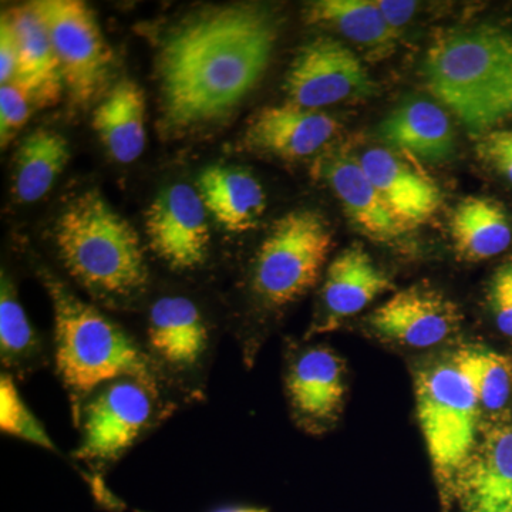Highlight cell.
Here are the masks:
<instances>
[{"label": "cell", "instance_id": "6da1fadb", "mask_svg": "<svg viewBox=\"0 0 512 512\" xmlns=\"http://www.w3.org/2000/svg\"><path fill=\"white\" fill-rule=\"evenodd\" d=\"M278 35L275 13L255 3L202 9L177 23L156 59L164 130L183 133L228 117L264 76Z\"/></svg>", "mask_w": 512, "mask_h": 512}, {"label": "cell", "instance_id": "7a4b0ae2", "mask_svg": "<svg viewBox=\"0 0 512 512\" xmlns=\"http://www.w3.org/2000/svg\"><path fill=\"white\" fill-rule=\"evenodd\" d=\"M53 311V357L73 416L84 400L119 379H136L165 393L140 340L53 272L39 268Z\"/></svg>", "mask_w": 512, "mask_h": 512}, {"label": "cell", "instance_id": "3957f363", "mask_svg": "<svg viewBox=\"0 0 512 512\" xmlns=\"http://www.w3.org/2000/svg\"><path fill=\"white\" fill-rule=\"evenodd\" d=\"M53 238L64 271L96 301L116 308L147 292L150 266L140 234L99 191L64 207Z\"/></svg>", "mask_w": 512, "mask_h": 512}, {"label": "cell", "instance_id": "277c9868", "mask_svg": "<svg viewBox=\"0 0 512 512\" xmlns=\"http://www.w3.org/2000/svg\"><path fill=\"white\" fill-rule=\"evenodd\" d=\"M427 89L481 136L512 117V33L494 25L451 30L427 50Z\"/></svg>", "mask_w": 512, "mask_h": 512}, {"label": "cell", "instance_id": "5b68a950", "mask_svg": "<svg viewBox=\"0 0 512 512\" xmlns=\"http://www.w3.org/2000/svg\"><path fill=\"white\" fill-rule=\"evenodd\" d=\"M416 406L441 510L454 505L460 474L476 451L480 403L453 362L434 363L416 377Z\"/></svg>", "mask_w": 512, "mask_h": 512}, {"label": "cell", "instance_id": "8992f818", "mask_svg": "<svg viewBox=\"0 0 512 512\" xmlns=\"http://www.w3.org/2000/svg\"><path fill=\"white\" fill-rule=\"evenodd\" d=\"M140 343L175 404L204 396L217 348L214 328L194 299L181 293L158 296L148 306Z\"/></svg>", "mask_w": 512, "mask_h": 512}, {"label": "cell", "instance_id": "52a82bcc", "mask_svg": "<svg viewBox=\"0 0 512 512\" xmlns=\"http://www.w3.org/2000/svg\"><path fill=\"white\" fill-rule=\"evenodd\" d=\"M177 404L150 384L119 379L94 390L73 420L80 439L73 457L94 471L126 456Z\"/></svg>", "mask_w": 512, "mask_h": 512}, {"label": "cell", "instance_id": "ba28073f", "mask_svg": "<svg viewBox=\"0 0 512 512\" xmlns=\"http://www.w3.org/2000/svg\"><path fill=\"white\" fill-rule=\"evenodd\" d=\"M328 222L312 210H295L275 222L256 252L251 291L266 309L299 301L319 281L332 251Z\"/></svg>", "mask_w": 512, "mask_h": 512}, {"label": "cell", "instance_id": "9c48e42d", "mask_svg": "<svg viewBox=\"0 0 512 512\" xmlns=\"http://www.w3.org/2000/svg\"><path fill=\"white\" fill-rule=\"evenodd\" d=\"M30 5L46 25L72 103L89 106L109 92L114 56L93 10L79 0H37Z\"/></svg>", "mask_w": 512, "mask_h": 512}, {"label": "cell", "instance_id": "30bf717a", "mask_svg": "<svg viewBox=\"0 0 512 512\" xmlns=\"http://www.w3.org/2000/svg\"><path fill=\"white\" fill-rule=\"evenodd\" d=\"M208 212L197 190L187 184L164 188L146 212L148 248L177 274L200 271L210 256Z\"/></svg>", "mask_w": 512, "mask_h": 512}, {"label": "cell", "instance_id": "8fae6325", "mask_svg": "<svg viewBox=\"0 0 512 512\" xmlns=\"http://www.w3.org/2000/svg\"><path fill=\"white\" fill-rule=\"evenodd\" d=\"M289 103L319 110L355 97L370 96L373 82L362 60L332 37L306 43L285 79Z\"/></svg>", "mask_w": 512, "mask_h": 512}, {"label": "cell", "instance_id": "7c38bea8", "mask_svg": "<svg viewBox=\"0 0 512 512\" xmlns=\"http://www.w3.org/2000/svg\"><path fill=\"white\" fill-rule=\"evenodd\" d=\"M463 315L456 303L427 286L396 292L370 316L377 335L413 349L441 345L456 335Z\"/></svg>", "mask_w": 512, "mask_h": 512}, {"label": "cell", "instance_id": "4fadbf2b", "mask_svg": "<svg viewBox=\"0 0 512 512\" xmlns=\"http://www.w3.org/2000/svg\"><path fill=\"white\" fill-rule=\"evenodd\" d=\"M285 389L296 420L306 429H322L342 409L346 393L345 366L325 346L299 350L289 360Z\"/></svg>", "mask_w": 512, "mask_h": 512}, {"label": "cell", "instance_id": "5bb4252c", "mask_svg": "<svg viewBox=\"0 0 512 512\" xmlns=\"http://www.w3.org/2000/svg\"><path fill=\"white\" fill-rule=\"evenodd\" d=\"M392 289L389 276L366 249L359 245L346 248L328 266L320 295V313L311 332L338 329L345 320L365 311L370 303Z\"/></svg>", "mask_w": 512, "mask_h": 512}, {"label": "cell", "instance_id": "9a60e30c", "mask_svg": "<svg viewBox=\"0 0 512 512\" xmlns=\"http://www.w3.org/2000/svg\"><path fill=\"white\" fill-rule=\"evenodd\" d=\"M338 121L320 110L292 103L265 107L245 131L248 150L285 160H301L322 150L338 133Z\"/></svg>", "mask_w": 512, "mask_h": 512}, {"label": "cell", "instance_id": "2e32d148", "mask_svg": "<svg viewBox=\"0 0 512 512\" xmlns=\"http://www.w3.org/2000/svg\"><path fill=\"white\" fill-rule=\"evenodd\" d=\"M458 512H512V424H495L478 441L454 493Z\"/></svg>", "mask_w": 512, "mask_h": 512}, {"label": "cell", "instance_id": "e0dca14e", "mask_svg": "<svg viewBox=\"0 0 512 512\" xmlns=\"http://www.w3.org/2000/svg\"><path fill=\"white\" fill-rule=\"evenodd\" d=\"M363 170L404 227L413 228L433 217L441 192L427 175L419 173L387 148H370L360 158Z\"/></svg>", "mask_w": 512, "mask_h": 512}, {"label": "cell", "instance_id": "ac0fdd59", "mask_svg": "<svg viewBox=\"0 0 512 512\" xmlns=\"http://www.w3.org/2000/svg\"><path fill=\"white\" fill-rule=\"evenodd\" d=\"M323 175L350 222L367 238L392 242L409 231L389 210L359 160L332 157L323 165Z\"/></svg>", "mask_w": 512, "mask_h": 512}, {"label": "cell", "instance_id": "d6986e66", "mask_svg": "<svg viewBox=\"0 0 512 512\" xmlns=\"http://www.w3.org/2000/svg\"><path fill=\"white\" fill-rule=\"evenodd\" d=\"M197 187L208 214L225 231L244 234L265 214L264 187L244 168L210 165L198 175Z\"/></svg>", "mask_w": 512, "mask_h": 512}, {"label": "cell", "instance_id": "ffe728a7", "mask_svg": "<svg viewBox=\"0 0 512 512\" xmlns=\"http://www.w3.org/2000/svg\"><path fill=\"white\" fill-rule=\"evenodd\" d=\"M18 40V82L28 92L36 107L55 106L63 92L62 73L55 47L43 20L32 5L6 10Z\"/></svg>", "mask_w": 512, "mask_h": 512}, {"label": "cell", "instance_id": "44dd1931", "mask_svg": "<svg viewBox=\"0 0 512 512\" xmlns=\"http://www.w3.org/2000/svg\"><path fill=\"white\" fill-rule=\"evenodd\" d=\"M146 111L144 90L131 79H121L114 84L94 109V131L117 163H134L144 153Z\"/></svg>", "mask_w": 512, "mask_h": 512}, {"label": "cell", "instance_id": "7402d4cb", "mask_svg": "<svg viewBox=\"0 0 512 512\" xmlns=\"http://www.w3.org/2000/svg\"><path fill=\"white\" fill-rule=\"evenodd\" d=\"M379 136L390 146L426 161H444L456 150V134L446 111L433 101H406L384 119Z\"/></svg>", "mask_w": 512, "mask_h": 512}, {"label": "cell", "instance_id": "603a6c76", "mask_svg": "<svg viewBox=\"0 0 512 512\" xmlns=\"http://www.w3.org/2000/svg\"><path fill=\"white\" fill-rule=\"evenodd\" d=\"M450 231L457 254L471 262L503 254L512 242L511 222L504 208L477 195L458 202Z\"/></svg>", "mask_w": 512, "mask_h": 512}, {"label": "cell", "instance_id": "cb8c5ba5", "mask_svg": "<svg viewBox=\"0 0 512 512\" xmlns=\"http://www.w3.org/2000/svg\"><path fill=\"white\" fill-rule=\"evenodd\" d=\"M72 158L69 141L57 131L39 128L22 141L13 167L12 191L16 201L33 204L52 190Z\"/></svg>", "mask_w": 512, "mask_h": 512}, {"label": "cell", "instance_id": "d4e9b609", "mask_svg": "<svg viewBox=\"0 0 512 512\" xmlns=\"http://www.w3.org/2000/svg\"><path fill=\"white\" fill-rule=\"evenodd\" d=\"M0 359L16 380H25L45 365L46 348L19 301L18 289L2 271L0 281Z\"/></svg>", "mask_w": 512, "mask_h": 512}, {"label": "cell", "instance_id": "484cf974", "mask_svg": "<svg viewBox=\"0 0 512 512\" xmlns=\"http://www.w3.org/2000/svg\"><path fill=\"white\" fill-rule=\"evenodd\" d=\"M306 19L335 29L367 49L389 50L396 40V30L386 22L377 2L369 0H319L308 6Z\"/></svg>", "mask_w": 512, "mask_h": 512}, {"label": "cell", "instance_id": "4316f807", "mask_svg": "<svg viewBox=\"0 0 512 512\" xmlns=\"http://www.w3.org/2000/svg\"><path fill=\"white\" fill-rule=\"evenodd\" d=\"M451 362L470 384L480 407L493 413L504 409L512 390L510 359L481 346H466Z\"/></svg>", "mask_w": 512, "mask_h": 512}, {"label": "cell", "instance_id": "83f0119b", "mask_svg": "<svg viewBox=\"0 0 512 512\" xmlns=\"http://www.w3.org/2000/svg\"><path fill=\"white\" fill-rule=\"evenodd\" d=\"M16 382L9 373H0V430L13 439L59 454L55 441L23 400Z\"/></svg>", "mask_w": 512, "mask_h": 512}, {"label": "cell", "instance_id": "f1b7e54d", "mask_svg": "<svg viewBox=\"0 0 512 512\" xmlns=\"http://www.w3.org/2000/svg\"><path fill=\"white\" fill-rule=\"evenodd\" d=\"M35 101L18 82L3 84L0 87V141L2 147L10 141L28 123Z\"/></svg>", "mask_w": 512, "mask_h": 512}, {"label": "cell", "instance_id": "f546056e", "mask_svg": "<svg viewBox=\"0 0 512 512\" xmlns=\"http://www.w3.org/2000/svg\"><path fill=\"white\" fill-rule=\"evenodd\" d=\"M478 156L512 184V128L493 130L481 138Z\"/></svg>", "mask_w": 512, "mask_h": 512}, {"label": "cell", "instance_id": "4dcf8cb0", "mask_svg": "<svg viewBox=\"0 0 512 512\" xmlns=\"http://www.w3.org/2000/svg\"><path fill=\"white\" fill-rule=\"evenodd\" d=\"M490 299L498 329L512 338V264L504 265L495 274Z\"/></svg>", "mask_w": 512, "mask_h": 512}, {"label": "cell", "instance_id": "1f68e13d", "mask_svg": "<svg viewBox=\"0 0 512 512\" xmlns=\"http://www.w3.org/2000/svg\"><path fill=\"white\" fill-rule=\"evenodd\" d=\"M19 49L18 40L13 32L12 23L6 13L0 20V84L13 83L18 77Z\"/></svg>", "mask_w": 512, "mask_h": 512}, {"label": "cell", "instance_id": "d6a6232c", "mask_svg": "<svg viewBox=\"0 0 512 512\" xmlns=\"http://www.w3.org/2000/svg\"><path fill=\"white\" fill-rule=\"evenodd\" d=\"M379 9L382 10L384 19L394 30L409 22L414 10L417 8L416 2H377Z\"/></svg>", "mask_w": 512, "mask_h": 512}, {"label": "cell", "instance_id": "836d02e7", "mask_svg": "<svg viewBox=\"0 0 512 512\" xmlns=\"http://www.w3.org/2000/svg\"><path fill=\"white\" fill-rule=\"evenodd\" d=\"M210 512H269L266 508L248 507V505H222Z\"/></svg>", "mask_w": 512, "mask_h": 512}]
</instances>
